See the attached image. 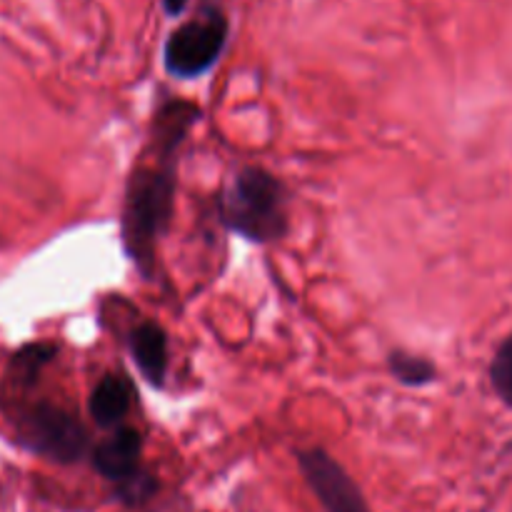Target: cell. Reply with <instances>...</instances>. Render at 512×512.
<instances>
[{"mask_svg":"<svg viewBox=\"0 0 512 512\" xmlns=\"http://www.w3.org/2000/svg\"><path fill=\"white\" fill-rule=\"evenodd\" d=\"M145 155H150L148 163L135 165L128 178L120 235L135 268L143 278H153L155 248L175 213L178 150L150 140Z\"/></svg>","mask_w":512,"mask_h":512,"instance_id":"1","label":"cell"},{"mask_svg":"<svg viewBox=\"0 0 512 512\" xmlns=\"http://www.w3.org/2000/svg\"><path fill=\"white\" fill-rule=\"evenodd\" d=\"M220 220L250 243H278L288 233V193L268 170H238L220 195Z\"/></svg>","mask_w":512,"mask_h":512,"instance_id":"2","label":"cell"},{"mask_svg":"<svg viewBox=\"0 0 512 512\" xmlns=\"http://www.w3.org/2000/svg\"><path fill=\"white\" fill-rule=\"evenodd\" d=\"M15 435L30 453L48 458L60 465H73L83 460L90 450V435L85 425L60 405L50 400L18 405L10 410Z\"/></svg>","mask_w":512,"mask_h":512,"instance_id":"3","label":"cell"},{"mask_svg":"<svg viewBox=\"0 0 512 512\" xmlns=\"http://www.w3.org/2000/svg\"><path fill=\"white\" fill-rule=\"evenodd\" d=\"M230 20L215 3H205L195 18L180 23L165 38L163 65L173 78L190 80L208 73L228 45Z\"/></svg>","mask_w":512,"mask_h":512,"instance_id":"4","label":"cell"},{"mask_svg":"<svg viewBox=\"0 0 512 512\" xmlns=\"http://www.w3.org/2000/svg\"><path fill=\"white\" fill-rule=\"evenodd\" d=\"M298 465L325 512H373L348 470L323 448L300 450Z\"/></svg>","mask_w":512,"mask_h":512,"instance_id":"5","label":"cell"},{"mask_svg":"<svg viewBox=\"0 0 512 512\" xmlns=\"http://www.w3.org/2000/svg\"><path fill=\"white\" fill-rule=\"evenodd\" d=\"M140 458H143V435L133 425H120L90 450V463L95 473L113 485L125 483L135 473H140L143 470Z\"/></svg>","mask_w":512,"mask_h":512,"instance_id":"6","label":"cell"},{"mask_svg":"<svg viewBox=\"0 0 512 512\" xmlns=\"http://www.w3.org/2000/svg\"><path fill=\"white\" fill-rule=\"evenodd\" d=\"M130 353L140 375L155 388H163L165 375H168V335L163 325L145 320L130 333Z\"/></svg>","mask_w":512,"mask_h":512,"instance_id":"7","label":"cell"},{"mask_svg":"<svg viewBox=\"0 0 512 512\" xmlns=\"http://www.w3.org/2000/svg\"><path fill=\"white\" fill-rule=\"evenodd\" d=\"M133 395V383H130L125 375H105V378L95 385L93 393H90V418H93L100 428H120L125 415L130 413Z\"/></svg>","mask_w":512,"mask_h":512,"instance_id":"8","label":"cell"},{"mask_svg":"<svg viewBox=\"0 0 512 512\" xmlns=\"http://www.w3.org/2000/svg\"><path fill=\"white\" fill-rule=\"evenodd\" d=\"M58 355V345L55 343H28L20 350H15L13 358H10L8 370H5V383L10 388L20 390H33L38 385L40 373L53 363V358Z\"/></svg>","mask_w":512,"mask_h":512,"instance_id":"9","label":"cell"},{"mask_svg":"<svg viewBox=\"0 0 512 512\" xmlns=\"http://www.w3.org/2000/svg\"><path fill=\"white\" fill-rule=\"evenodd\" d=\"M388 368L390 373H393V378L398 380V383L408 385V388H425V385L433 383L435 375H438V370H435V365L430 363V360L420 358V355L403 353V350L390 353Z\"/></svg>","mask_w":512,"mask_h":512,"instance_id":"10","label":"cell"},{"mask_svg":"<svg viewBox=\"0 0 512 512\" xmlns=\"http://www.w3.org/2000/svg\"><path fill=\"white\" fill-rule=\"evenodd\" d=\"M490 383L498 398L512 408V335L495 350V358L490 363Z\"/></svg>","mask_w":512,"mask_h":512,"instance_id":"11","label":"cell"},{"mask_svg":"<svg viewBox=\"0 0 512 512\" xmlns=\"http://www.w3.org/2000/svg\"><path fill=\"white\" fill-rule=\"evenodd\" d=\"M155 493H158V478L145 468L135 473L133 478L125 480V483L115 485V498L128 505V508H138V505L148 503Z\"/></svg>","mask_w":512,"mask_h":512,"instance_id":"12","label":"cell"},{"mask_svg":"<svg viewBox=\"0 0 512 512\" xmlns=\"http://www.w3.org/2000/svg\"><path fill=\"white\" fill-rule=\"evenodd\" d=\"M160 5H163L165 15H170V18H180V15L185 13V8L190 5V0H160Z\"/></svg>","mask_w":512,"mask_h":512,"instance_id":"13","label":"cell"}]
</instances>
